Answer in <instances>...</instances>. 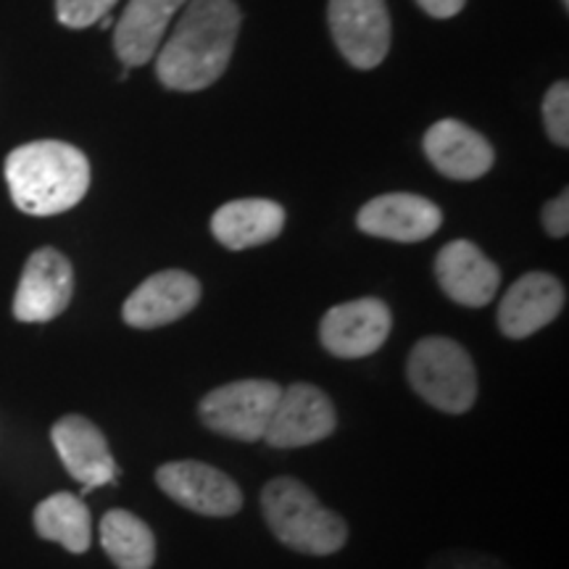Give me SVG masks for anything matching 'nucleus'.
<instances>
[{
	"mask_svg": "<svg viewBox=\"0 0 569 569\" xmlns=\"http://www.w3.org/2000/svg\"><path fill=\"white\" fill-rule=\"evenodd\" d=\"M238 32L240 9L234 0H188L156 53V77L169 90L211 88L227 71Z\"/></svg>",
	"mask_w": 569,
	"mask_h": 569,
	"instance_id": "obj_1",
	"label": "nucleus"
},
{
	"mask_svg": "<svg viewBox=\"0 0 569 569\" xmlns=\"http://www.w3.org/2000/svg\"><path fill=\"white\" fill-rule=\"evenodd\" d=\"M32 525L42 540L59 543L69 553H84L90 549L92 519L80 496L67 490L48 496L34 507Z\"/></svg>",
	"mask_w": 569,
	"mask_h": 569,
	"instance_id": "obj_19",
	"label": "nucleus"
},
{
	"mask_svg": "<svg viewBox=\"0 0 569 569\" xmlns=\"http://www.w3.org/2000/svg\"><path fill=\"white\" fill-rule=\"evenodd\" d=\"M261 515L284 549L332 557L348 543V522L296 478H272L261 488Z\"/></svg>",
	"mask_w": 569,
	"mask_h": 569,
	"instance_id": "obj_3",
	"label": "nucleus"
},
{
	"mask_svg": "<svg viewBox=\"0 0 569 569\" xmlns=\"http://www.w3.org/2000/svg\"><path fill=\"white\" fill-rule=\"evenodd\" d=\"M425 153L448 180L472 182L493 167V148L459 119H440L425 132Z\"/></svg>",
	"mask_w": 569,
	"mask_h": 569,
	"instance_id": "obj_16",
	"label": "nucleus"
},
{
	"mask_svg": "<svg viewBox=\"0 0 569 569\" xmlns=\"http://www.w3.org/2000/svg\"><path fill=\"white\" fill-rule=\"evenodd\" d=\"M101 546L117 569H153L156 536L146 519L127 509H111L101 519Z\"/></svg>",
	"mask_w": 569,
	"mask_h": 569,
	"instance_id": "obj_20",
	"label": "nucleus"
},
{
	"mask_svg": "<svg viewBox=\"0 0 569 569\" xmlns=\"http://www.w3.org/2000/svg\"><path fill=\"white\" fill-rule=\"evenodd\" d=\"M356 224L365 234L396 243H419L436 234L443 224V213L432 201L415 193L377 196L361 206Z\"/></svg>",
	"mask_w": 569,
	"mask_h": 569,
	"instance_id": "obj_14",
	"label": "nucleus"
},
{
	"mask_svg": "<svg viewBox=\"0 0 569 569\" xmlns=\"http://www.w3.org/2000/svg\"><path fill=\"white\" fill-rule=\"evenodd\" d=\"M6 182L19 211L53 217L74 209L88 193L90 161L69 142H27L6 159Z\"/></svg>",
	"mask_w": 569,
	"mask_h": 569,
	"instance_id": "obj_2",
	"label": "nucleus"
},
{
	"mask_svg": "<svg viewBox=\"0 0 569 569\" xmlns=\"http://www.w3.org/2000/svg\"><path fill=\"white\" fill-rule=\"evenodd\" d=\"M543 122L549 138L559 148H567L569 142V84L553 82L551 90L543 98Z\"/></svg>",
	"mask_w": 569,
	"mask_h": 569,
	"instance_id": "obj_21",
	"label": "nucleus"
},
{
	"mask_svg": "<svg viewBox=\"0 0 569 569\" xmlns=\"http://www.w3.org/2000/svg\"><path fill=\"white\" fill-rule=\"evenodd\" d=\"M282 396V386L274 380H234L219 386L198 401V417L203 427L217 436L259 443L264 440L267 425Z\"/></svg>",
	"mask_w": 569,
	"mask_h": 569,
	"instance_id": "obj_5",
	"label": "nucleus"
},
{
	"mask_svg": "<svg viewBox=\"0 0 569 569\" xmlns=\"http://www.w3.org/2000/svg\"><path fill=\"white\" fill-rule=\"evenodd\" d=\"M201 282L184 269H163L142 280L122 306L124 322L134 330H156L188 317L201 303Z\"/></svg>",
	"mask_w": 569,
	"mask_h": 569,
	"instance_id": "obj_11",
	"label": "nucleus"
},
{
	"mask_svg": "<svg viewBox=\"0 0 569 569\" xmlns=\"http://www.w3.org/2000/svg\"><path fill=\"white\" fill-rule=\"evenodd\" d=\"M330 30L338 51L356 69H375L390 51L386 0H330Z\"/></svg>",
	"mask_w": 569,
	"mask_h": 569,
	"instance_id": "obj_8",
	"label": "nucleus"
},
{
	"mask_svg": "<svg viewBox=\"0 0 569 569\" xmlns=\"http://www.w3.org/2000/svg\"><path fill=\"white\" fill-rule=\"evenodd\" d=\"M436 280L453 303L482 309L496 298L501 272L478 246L469 240H453L436 256Z\"/></svg>",
	"mask_w": 569,
	"mask_h": 569,
	"instance_id": "obj_15",
	"label": "nucleus"
},
{
	"mask_svg": "<svg viewBox=\"0 0 569 569\" xmlns=\"http://www.w3.org/2000/svg\"><path fill=\"white\" fill-rule=\"evenodd\" d=\"M101 27H103V30H111V27H113V17H111V13H106V17L101 19Z\"/></svg>",
	"mask_w": 569,
	"mask_h": 569,
	"instance_id": "obj_26",
	"label": "nucleus"
},
{
	"mask_svg": "<svg viewBox=\"0 0 569 569\" xmlns=\"http://www.w3.org/2000/svg\"><path fill=\"white\" fill-rule=\"evenodd\" d=\"M393 330V315L380 298H356L332 306L319 322L325 351L338 359H367L377 353Z\"/></svg>",
	"mask_w": 569,
	"mask_h": 569,
	"instance_id": "obj_9",
	"label": "nucleus"
},
{
	"mask_svg": "<svg viewBox=\"0 0 569 569\" xmlns=\"http://www.w3.org/2000/svg\"><path fill=\"white\" fill-rule=\"evenodd\" d=\"M419 9L425 13H430L432 19H451L465 9L467 0H417Z\"/></svg>",
	"mask_w": 569,
	"mask_h": 569,
	"instance_id": "obj_25",
	"label": "nucleus"
},
{
	"mask_svg": "<svg viewBox=\"0 0 569 569\" xmlns=\"http://www.w3.org/2000/svg\"><path fill=\"white\" fill-rule=\"evenodd\" d=\"M51 440L61 465L77 482H82V493L92 488L109 486L119 478V467L111 457L109 440L96 422L82 415H67L51 427Z\"/></svg>",
	"mask_w": 569,
	"mask_h": 569,
	"instance_id": "obj_12",
	"label": "nucleus"
},
{
	"mask_svg": "<svg viewBox=\"0 0 569 569\" xmlns=\"http://www.w3.org/2000/svg\"><path fill=\"white\" fill-rule=\"evenodd\" d=\"M156 486L182 509L201 517H232L243 509V490L222 469L206 461H167L156 469Z\"/></svg>",
	"mask_w": 569,
	"mask_h": 569,
	"instance_id": "obj_6",
	"label": "nucleus"
},
{
	"mask_svg": "<svg viewBox=\"0 0 569 569\" xmlns=\"http://www.w3.org/2000/svg\"><path fill=\"white\" fill-rule=\"evenodd\" d=\"M284 209L267 198H240L219 206L211 217V232L230 251L264 246L284 230Z\"/></svg>",
	"mask_w": 569,
	"mask_h": 569,
	"instance_id": "obj_18",
	"label": "nucleus"
},
{
	"mask_svg": "<svg viewBox=\"0 0 569 569\" xmlns=\"http://www.w3.org/2000/svg\"><path fill=\"white\" fill-rule=\"evenodd\" d=\"M188 0H130L113 24V51L127 69L142 67L159 53L169 24Z\"/></svg>",
	"mask_w": 569,
	"mask_h": 569,
	"instance_id": "obj_17",
	"label": "nucleus"
},
{
	"mask_svg": "<svg viewBox=\"0 0 569 569\" xmlns=\"http://www.w3.org/2000/svg\"><path fill=\"white\" fill-rule=\"evenodd\" d=\"M71 296H74V269L69 259L56 248H40L27 259L21 272L13 296V317L30 325L53 322L67 311Z\"/></svg>",
	"mask_w": 569,
	"mask_h": 569,
	"instance_id": "obj_10",
	"label": "nucleus"
},
{
	"mask_svg": "<svg viewBox=\"0 0 569 569\" xmlns=\"http://www.w3.org/2000/svg\"><path fill=\"white\" fill-rule=\"evenodd\" d=\"M407 380L427 407L443 415H467L478 401V369L457 340L427 336L411 348Z\"/></svg>",
	"mask_w": 569,
	"mask_h": 569,
	"instance_id": "obj_4",
	"label": "nucleus"
},
{
	"mask_svg": "<svg viewBox=\"0 0 569 569\" xmlns=\"http://www.w3.org/2000/svg\"><path fill=\"white\" fill-rule=\"evenodd\" d=\"M561 3H565V9H567V6H569V0H561Z\"/></svg>",
	"mask_w": 569,
	"mask_h": 569,
	"instance_id": "obj_27",
	"label": "nucleus"
},
{
	"mask_svg": "<svg viewBox=\"0 0 569 569\" xmlns=\"http://www.w3.org/2000/svg\"><path fill=\"white\" fill-rule=\"evenodd\" d=\"M119 0H56V17L63 27L71 30H84V27L101 21L106 13H111Z\"/></svg>",
	"mask_w": 569,
	"mask_h": 569,
	"instance_id": "obj_22",
	"label": "nucleus"
},
{
	"mask_svg": "<svg viewBox=\"0 0 569 569\" xmlns=\"http://www.w3.org/2000/svg\"><path fill=\"white\" fill-rule=\"evenodd\" d=\"M567 303V290L549 272H528L498 303V330L509 340H525L549 327Z\"/></svg>",
	"mask_w": 569,
	"mask_h": 569,
	"instance_id": "obj_13",
	"label": "nucleus"
},
{
	"mask_svg": "<svg viewBox=\"0 0 569 569\" xmlns=\"http://www.w3.org/2000/svg\"><path fill=\"white\" fill-rule=\"evenodd\" d=\"M425 569H511L496 553L480 549H443L427 561Z\"/></svg>",
	"mask_w": 569,
	"mask_h": 569,
	"instance_id": "obj_23",
	"label": "nucleus"
},
{
	"mask_svg": "<svg viewBox=\"0 0 569 569\" xmlns=\"http://www.w3.org/2000/svg\"><path fill=\"white\" fill-rule=\"evenodd\" d=\"M338 411L332 398L311 382H293L282 388L280 401L269 419L264 443L272 448H303L322 443L336 432Z\"/></svg>",
	"mask_w": 569,
	"mask_h": 569,
	"instance_id": "obj_7",
	"label": "nucleus"
},
{
	"mask_svg": "<svg viewBox=\"0 0 569 569\" xmlns=\"http://www.w3.org/2000/svg\"><path fill=\"white\" fill-rule=\"evenodd\" d=\"M540 219H543L546 232H549L551 238H567L569 234V193L567 190L559 198H553V201L543 206Z\"/></svg>",
	"mask_w": 569,
	"mask_h": 569,
	"instance_id": "obj_24",
	"label": "nucleus"
}]
</instances>
